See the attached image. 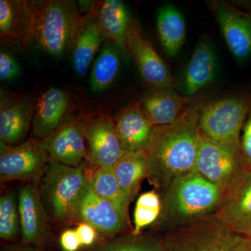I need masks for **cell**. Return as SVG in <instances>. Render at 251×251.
I'll use <instances>...</instances> for the list:
<instances>
[{"label":"cell","instance_id":"obj_4","mask_svg":"<svg viewBox=\"0 0 251 251\" xmlns=\"http://www.w3.org/2000/svg\"><path fill=\"white\" fill-rule=\"evenodd\" d=\"M41 176V194L49 214L59 224L75 223L77 203L90 179L85 167L50 160Z\"/></svg>","mask_w":251,"mask_h":251},{"label":"cell","instance_id":"obj_7","mask_svg":"<svg viewBox=\"0 0 251 251\" xmlns=\"http://www.w3.org/2000/svg\"><path fill=\"white\" fill-rule=\"evenodd\" d=\"M245 170L240 145L218 143L201 133L194 171L225 191Z\"/></svg>","mask_w":251,"mask_h":251},{"label":"cell","instance_id":"obj_27","mask_svg":"<svg viewBox=\"0 0 251 251\" xmlns=\"http://www.w3.org/2000/svg\"><path fill=\"white\" fill-rule=\"evenodd\" d=\"M117 48L115 44L106 41L102 47L91 74V87L94 91L106 90L117 80L121 67Z\"/></svg>","mask_w":251,"mask_h":251},{"label":"cell","instance_id":"obj_10","mask_svg":"<svg viewBox=\"0 0 251 251\" xmlns=\"http://www.w3.org/2000/svg\"><path fill=\"white\" fill-rule=\"evenodd\" d=\"M136 63L144 84L149 89L171 87L173 78L168 66L142 32L135 19L130 20L125 43Z\"/></svg>","mask_w":251,"mask_h":251},{"label":"cell","instance_id":"obj_26","mask_svg":"<svg viewBox=\"0 0 251 251\" xmlns=\"http://www.w3.org/2000/svg\"><path fill=\"white\" fill-rule=\"evenodd\" d=\"M94 192L113 204L126 219L129 220L130 201L122 191L112 167H98L90 175Z\"/></svg>","mask_w":251,"mask_h":251},{"label":"cell","instance_id":"obj_32","mask_svg":"<svg viewBox=\"0 0 251 251\" xmlns=\"http://www.w3.org/2000/svg\"><path fill=\"white\" fill-rule=\"evenodd\" d=\"M19 66L12 56L1 51L0 53V79L9 81L17 76L19 74Z\"/></svg>","mask_w":251,"mask_h":251},{"label":"cell","instance_id":"obj_31","mask_svg":"<svg viewBox=\"0 0 251 251\" xmlns=\"http://www.w3.org/2000/svg\"><path fill=\"white\" fill-rule=\"evenodd\" d=\"M240 149L246 169L251 171V108L243 128Z\"/></svg>","mask_w":251,"mask_h":251},{"label":"cell","instance_id":"obj_12","mask_svg":"<svg viewBox=\"0 0 251 251\" xmlns=\"http://www.w3.org/2000/svg\"><path fill=\"white\" fill-rule=\"evenodd\" d=\"M76 221L90 225L98 233L110 238L130 227V221L113 204L94 192L90 179L75 209Z\"/></svg>","mask_w":251,"mask_h":251},{"label":"cell","instance_id":"obj_6","mask_svg":"<svg viewBox=\"0 0 251 251\" xmlns=\"http://www.w3.org/2000/svg\"><path fill=\"white\" fill-rule=\"evenodd\" d=\"M251 108V97L235 96L203 103L200 129L209 139L240 145L241 132Z\"/></svg>","mask_w":251,"mask_h":251},{"label":"cell","instance_id":"obj_33","mask_svg":"<svg viewBox=\"0 0 251 251\" xmlns=\"http://www.w3.org/2000/svg\"><path fill=\"white\" fill-rule=\"evenodd\" d=\"M59 243L64 251H78L82 247L76 230L74 229L64 230L59 238Z\"/></svg>","mask_w":251,"mask_h":251},{"label":"cell","instance_id":"obj_24","mask_svg":"<svg viewBox=\"0 0 251 251\" xmlns=\"http://www.w3.org/2000/svg\"><path fill=\"white\" fill-rule=\"evenodd\" d=\"M112 168L124 194L131 201L143 180L148 177L147 152H125Z\"/></svg>","mask_w":251,"mask_h":251},{"label":"cell","instance_id":"obj_28","mask_svg":"<svg viewBox=\"0 0 251 251\" xmlns=\"http://www.w3.org/2000/svg\"><path fill=\"white\" fill-rule=\"evenodd\" d=\"M88 251H166L164 239L146 234H130L110 238Z\"/></svg>","mask_w":251,"mask_h":251},{"label":"cell","instance_id":"obj_22","mask_svg":"<svg viewBox=\"0 0 251 251\" xmlns=\"http://www.w3.org/2000/svg\"><path fill=\"white\" fill-rule=\"evenodd\" d=\"M97 22L105 41L127 51L125 43L129 28V14L123 1L105 0L97 11Z\"/></svg>","mask_w":251,"mask_h":251},{"label":"cell","instance_id":"obj_23","mask_svg":"<svg viewBox=\"0 0 251 251\" xmlns=\"http://www.w3.org/2000/svg\"><path fill=\"white\" fill-rule=\"evenodd\" d=\"M158 37L168 57L177 55L184 46L186 28L184 18L173 5L163 6L157 16Z\"/></svg>","mask_w":251,"mask_h":251},{"label":"cell","instance_id":"obj_18","mask_svg":"<svg viewBox=\"0 0 251 251\" xmlns=\"http://www.w3.org/2000/svg\"><path fill=\"white\" fill-rule=\"evenodd\" d=\"M115 128L125 152H147L151 145L155 126L145 115L139 101L134 102L117 112Z\"/></svg>","mask_w":251,"mask_h":251},{"label":"cell","instance_id":"obj_3","mask_svg":"<svg viewBox=\"0 0 251 251\" xmlns=\"http://www.w3.org/2000/svg\"><path fill=\"white\" fill-rule=\"evenodd\" d=\"M74 0L36 1L32 44L54 57L72 53L85 28Z\"/></svg>","mask_w":251,"mask_h":251},{"label":"cell","instance_id":"obj_2","mask_svg":"<svg viewBox=\"0 0 251 251\" xmlns=\"http://www.w3.org/2000/svg\"><path fill=\"white\" fill-rule=\"evenodd\" d=\"M163 192L160 219L173 229L215 214L224 194V190L196 171L174 180Z\"/></svg>","mask_w":251,"mask_h":251},{"label":"cell","instance_id":"obj_5","mask_svg":"<svg viewBox=\"0 0 251 251\" xmlns=\"http://www.w3.org/2000/svg\"><path fill=\"white\" fill-rule=\"evenodd\" d=\"M166 251H251V238L237 233L215 214L173 229Z\"/></svg>","mask_w":251,"mask_h":251},{"label":"cell","instance_id":"obj_34","mask_svg":"<svg viewBox=\"0 0 251 251\" xmlns=\"http://www.w3.org/2000/svg\"><path fill=\"white\" fill-rule=\"evenodd\" d=\"M76 230L82 247H92L97 238V229L86 223H79Z\"/></svg>","mask_w":251,"mask_h":251},{"label":"cell","instance_id":"obj_21","mask_svg":"<svg viewBox=\"0 0 251 251\" xmlns=\"http://www.w3.org/2000/svg\"><path fill=\"white\" fill-rule=\"evenodd\" d=\"M216 56L210 41L203 38L196 46L185 74V92L188 97L194 95L214 80Z\"/></svg>","mask_w":251,"mask_h":251},{"label":"cell","instance_id":"obj_11","mask_svg":"<svg viewBox=\"0 0 251 251\" xmlns=\"http://www.w3.org/2000/svg\"><path fill=\"white\" fill-rule=\"evenodd\" d=\"M21 243L44 249L50 239L49 215L40 189L26 183L18 190Z\"/></svg>","mask_w":251,"mask_h":251},{"label":"cell","instance_id":"obj_14","mask_svg":"<svg viewBox=\"0 0 251 251\" xmlns=\"http://www.w3.org/2000/svg\"><path fill=\"white\" fill-rule=\"evenodd\" d=\"M211 8L231 53L244 62L251 55V14L224 1H214Z\"/></svg>","mask_w":251,"mask_h":251},{"label":"cell","instance_id":"obj_25","mask_svg":"<svg viewBox=\"0 0 251 251\" xmlns=\"http://www.w3.org/2000/svg\"><path fill=\"white\" fill-rule=\"evenodd\" d=\"M85 19V28L72 54L73 65L80 76L85 75L94 56L105 41L94 13Z\"/></svg>","mask_w":251,"mask_h":251},{"label":"cell","instance_id":"obj_9","mask_svg":"<svg viewBox=\"0 0 251 251\" xmlns=\"http://www.w3.org/2000/svg\"><path fill=\"white\" fill-rule=\"evenodd\" d=\"M50 160L41 140L29 138L13 146L0 143V181H34L42 176Z\"/></svg>","mask_w":251,"mask_h":251},{"label":"cell","instance_id":"obj_20","mask_svg":"<svg viewBox=\"0 0 251 251\" xmlns=\"http://www.w3.org/2000/svg\"><path fill=\"white\" fill-rule=\"evenodd\" d=\"M190 97H183L171 87L149 89L139 103L145 115L155 126L173 123L188 108Z\"/></svg>","mask_w":251,"mask_h":251},{"label":"cell","instance_id":"obj_8","mask_svg":"<svg viewBox=\"0 0 251 251\" xmlns=\"http://www.w3.org/2000/svg\"><path fill=\"white\" fill-rule=\"evenodd\" d=\"M85 138L89 161L98 167H113L125 153L117 135L115 120L103 112H91L77 117Z\"/></svg>","mask_w":251,"mask_h":251},{"label":"cell","instance_id":"obj_35","mask_svg":"<svg viewBox=\"0 0 251 251\" xmlns=\"http://www.w3.org/2000/svg\"><path fill=\"white\" fill-rule=\"evenodd\" d=\"M1 251H44L40 248L25 245L21 243V244H12L3 247Z\"/></svg>","mask_w":251,"mask_h":251},{"label":"cell","instance_id":"obj_16","mask_svg":"<svg viewBox=\"0 0 251 251\" xmlns=\"http://www.w3.org/2000/svg\"><path fill=\"white\" fill-rule=\"evenodd\" d=\"M36 1H0L1 43L24 47L32 44Z\"/></svg>","mask_w":251,"mask_h":251},{"label":"cell","instance_id":"obj_17","mask_svg":"<svg viewBox=\"0 0 251 251\" xmlns=\"http://www.w3.org/2000/svg\"><path fill=\"white\" fill-rule=\"evenodd\" d=\"M41 140L50 160L66 166L79 167L88 160V151L77 118H71Z\"/></svg>","mask_w":251,"mask_h":251},{"label":"cell","instance_id":"obj_15","mask_svg":"<svg viewBox=\"0 0 251 251\" xmlns=\"http://www.w3.org/2000/svg\"><path fill=\"white\" fill-rule=\"evenodd\" d=\"M35 104L23 94H1L0 143L20 145L26 141L32 126Z\"/></svg>","mask_w":251,"mask_h":251},{"label":"cell","instance_id":"obj_30","mask_svg":"<svg viewBox=\"0 0 251 251\" xmlns=\"http://www.w3.org/2000/svg\"><path fill=\"white\" fill-rule=\"evenodd\" d=\"M162 199L155 191L140 195L133 213V229L131 233L140 234L145 227L151 226L161 217Z\"/></svg>","mask_w":251,"mask_h":251},{"label":"cell","instance_id":"obj_29","mask_svg":"<svg viewBox=\"0 0 251 251\" xmlns=\"http://www.w3.org/2000/svg\"><path fill=\"white\" fill-rule=\"evenodd\" d=\"M21 234L18 192L10 191L0 197V237L14 241Z\"/></svg>","mask_w":251,"mask_h":251},{"label":"cell","instance_id":"obj_1","mask_svg":"<svg viewBox=\"0 0 251 251\" xmlns=\"http://www.w3.org/2000/svg\"><path fill=\"white\" fill-rule=\"evenodd\" d=\"M203 103H194L173 123L155 127L147 151L148 177L155 187L166 189L174 180L194 171L199 147V120Z\"/></svg>","mask_w":251,"mask_h":251},{"label":"cell","instance_id":"obj_19","mask_svg":"<svg viewBox=\"0 0 251 251\" xmlns=\"http://www.w3.org/2000/svg\"><path fill=\"white\" fill-rule=\"evenodd\" d=\"M71 99L68 94L57 88H50L39 96L34 108L32 134L42 140L70 120Z\"/></svg>","mask_w":251,"mask_h":251},{"label":"cell","instance_id":"obj_13","mask_svg":"<svg viewBox=\"0 0 251 251\" xmlns=\"http://www.w3.org/2000/svg\"><path fill=\"white\" fill-rule=\"evenodd\" d=\"M216 215L234 232L251 238V171L246 169L225 190Z\"/></svg>","mask_w":251,"mask_h":251}]
</instances>
